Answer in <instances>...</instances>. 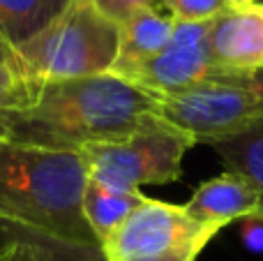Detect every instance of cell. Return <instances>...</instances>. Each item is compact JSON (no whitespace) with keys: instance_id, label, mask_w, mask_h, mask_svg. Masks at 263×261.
Returning <instances> with one entry per match:
<instances>
[{"instance_id":"1","label":"cell","mask_w":263,"mask_h":261,"mask_svg":"<svg viewBox=\"0 0 263 261\" xmlns=\"http://www.w3.org/2000/svg\"><path fill=\"white\" fill-rule=\"evenodd\" d=\"M26 102L0 111V141L81 153L129 137L159 100L116 74L28 83Z\"/></svg>"},{"instance_id":"2","label":"cell","mask_w":263,"mask_h":261,"mask_svg":"<svg viewBox=\"0 0 263 261\" xmlns=\"http://www.w3.org/2000/svg\"><path fill=\"white\" fill-rule=\"evenodd\" d=\"M88 166L81 153L0 141V227L100 245L83 215ZM102 248V245H100Z\"/></svg>"},{"instance_id":"3","label":"cell","mask_w":263,"mask_h":261,"mask_svg":"<svg viewBox=\"0 0 263 261\" xmlns=\"http://www.w3.org/2000/svg\"><path fill=\"white\" fill-rule=\"evenodd\" d=\"M118 46L120 23L95 0H69L44 30L14 49V69L26 83L100 77L114 69Z\"/></svg>"},{"instance_id":"4","label":"cell","mask_w":263,"mask_h":261,"mask_svg":"<svg viewBox=\"0 0 263 261\" xmlns=\"http://www.w3.org/2000/svg\"><path fill=\"white\" fill-rule=\"evenodd\" d=\"M196 141L153 111L139 120L129 137L97 143L81 151L88 178L118 192H136L141 185L176 183L182 176V157Z\"/></svg>"},{"instance_id":"5","label":"cell","mask_w":263,"mask_h":261,"mask_svg":"<svg viewBox=\"0 0 263 261\" xmlns=\"http://www.w3.org/2000/svg\"><path fill=\"white\" fill-rule=\"evenodd\" d=\"M157 114L185 129L196 143L242 132L263 120V67L247 74H219L159 100Z\"/></svg>"},{"instance_id":"6","label":"cell","mask_w":263,"mask_h":261,"mask_svg":"<svg viewBox=\"0 0 263 261\" xmlns=\"http://www.w3.org/2000/svg\"><path fill=\"white\" fill-rule=\"evenodd\" d=\"M215 236L217 231L194 222L185 206L145 197L123 227L102 243V252L109 261L196 259Z\"/></svg>"},{"instance_id":"7","label":"cell","mask_w":263,"mask_h":261,"mask_svg":"<svg viewBox=\"0 0 263 261\" xmlns=\"http://www.w3.org/2000/svg\"><path fill=\"white\" fill-rule=\"evenodd\" d=\"M210 21L205 23H182L176 21L173 35L168 44L153 55L150 60L141 63L139 67L129 69L120 79L129 81L132 86L150 92L157 100H166L171 95L187 90L205 79L219 77L213 63L208 44Z\"/></svg>"},{"instance_id":"8","label":"cell","mask_w":263,"mask_h":261,"mask_svg":"<svg viewBox=\"0 0 263 261\" xmlns=\"http://www.w3.org/2000/svg\"><path fill=\"white\" fill-rule=\"evenodd\" d=\"M208 44L213 63L224 74H247L263 67V5L229 7L210 21Z\"/></svg>"},{"instance_id":"9","label":"cell","mask_w":263,"mask_h":261,"mask_svg":"<svg viewBox=\"0 0 263 261\" xmlns=\"http://www.w3.org/2000/svg\"><path fill=\"white\" fill-rule=\"evenodd\" d=\"M185 211L194 222L219 231L233 222L259 215L261 194L245 176L227 171L203 180L185 203Z\"/></svg>"},{"instance_id":"10","label":"cell","mask_w":263,"mask_h":261,"mask_svg":"<svg viewBox=\"0 0 263 261\" xmlns=\"http://www.w3.org/2000/svg\"><path fill=\"white\" fill-rule=\"evenodd\" d=\"M173 28H176V18L162 7H143L129 14L120 23L118 58H116L111 74L123 77L129 69L157 55L168 44Z\"/></svg>"},{"instance_id":"11","label":"cell","mask_w":263,"mask_h":261,"mask_svg":"<svg viewBox=\"0 0 263 261\" xmlns=\"http://www.w3.org/2000/svg\"><path fill=\"white\" fill-rule=\"evenodd\" d=\"M143 199L145 197L141 194V190L118 192L88 178L86 192H83V215L100 245L123 227V222L143 203Z\"/></svg>"},{"instance_id":"12","label":"cell","mask_w":263,"mask_h":261,"mask_svg":"<svg viewBox=\"0 0 263 261\" xmlns=\"http://www.w3.org/2000/svg\"><path fill=\"white\" fill-rule=\"evenodd\" d=\"M69 0H0V35L12 49L44 30Z\"/></svg>"},{"instance_id":"13","label":"cell","mask_w":263,"mask_h":261,"mask_svg":"<svg viewBox=\"0 0 263 261\" xmlns=\"http://www.w3.org/2000/svg\"><path fill=\"white\" fill-rule=\"evenodd\" d=\"M210 146L224 162L229 171L245 176L261 194V213L256 217H263V120L242 132L229 134V137L208 141Z\"/></svg>"},{"instance_id":"14","label":"cell","mask_w":263,"mask_h":261,"mask_svg":"<svg viewBox=\"0 0 263 261\" xmlns=\"http://www.w3.org/2000/svg\"><path fill=\"white\" fill-rule=\"evenodd\" d=\"M7 238H18L30 248L35 261H109L100 245H79L23 229H3Z\"/></svg>"},{"instance_id":"15","label":"cell","mask_w":263,"mask_h":261,"mask_svg":"<svg viewBox=\"0 0 263 261\" xmlns=\"http://www.w3.org/2000/svg\"><path fill=\"white\" fill-rule=\"evenodd\" d=\"M159 7L182 23H205L229 9L227 0H162Z\"/></svg>"},{"instance_id":"16","label":"cell","mask_w":263,"mask_h":261,"mask_svg":"<svg viewBox=\"0 0 263 261\" xmlns=\"http://www.w3.org/2000/svg\"><path fill=\"white\" fill-rule=\"evenodd\" d=\"M30 86L16 74L12 65H0V111L26 102Z\"/></svg>"},{"instance_id":"17","label":"cell","mask_w":263,"mask_h":261,"mask_svg":"<svg viewBox=\"0 0 263 261\" xmlns=\"http://www.w3.org/2000/svg\"><path fill=\"white\" fill-rule=\"evenodd\" d=\"M162 0H95V5L106 14L109 18H114L116 23H123L129 14L139 12L143 7H159Z\"/></svg>"},{"instance_id":"18","label":"cell","mask_w":263,"mask_h":261,"mask_svg":"<svg viewBox=\"0 0 263 261\" xmlns=\"http://www.w3.org/2000/svg\"><path fill=\"white\" fill-rule=\"evenodd\" d=\"M240 236L252 252H263V217H247L242 222Z\"/></svg>"},{"instance_id":"19","label":"cell","mask_w":263,"mask_h":261,"mask_svg":"<svg viewBox=\"0 0 263 261\" xmlns=\"http://www.w3.org/2000/svg\"><path fill=\"white\" fill-rule=\"evenodd\" d=\"M5 243H7V259H5V261H35V259H32L30 248H28L23 240L7 238Z\"/></svg>"},{"instance_id":"20","label":"cell","mask_w":263,"mask_h":261,"mask_svg":"<svg viewBox=\"0 0 263 261\" xmlns=\"http://www.w3.org/2000/svg\"><path fill=\"white\" fill-rule=\"evenodd\" d=\"M14 49L7 44V40H5L3 35H0V65H12L14 67Z\"/></svg>"},{"instance_id":"21","label":"cell","mask_w":263,"mask_h":261,"mask_svg":"<svg viewBox=\"0 0 263 261\" xmlns=\"http://www.w3.org/2000/svg\"><path fill=\"white\" fill-rule=\"evenodd\" d=\"M229 7L233 9H245V7H252V5H256V0H227Z\"/></svg>"},{"instance_id":"22","label":"cell","mask_w":263,"mask_h":261,"mask_svg":"<svg viewBox=\"0 0 263 261\" xmlns=\"http://www.w3.org/2000/svg\"><path fill=\"white\" fill-rule=\"evenodd\" d=\"M5 259H7V243L0 245V261H5Z\"/></svg>"},{"instance_id":"23","label":"cell","mask_w":263,"mask_h":261,"mask_svg":"<svg viewBox=\"0 0 263 261\" xmlns=\"http://www.w3.org/2000/svg\"><path fill=\"white\" fill-rule=\"evenodd\" d=\"M178 261H196V259H178Z\"/></svg>"}]
</instances>
